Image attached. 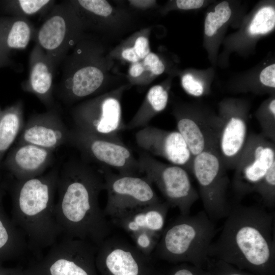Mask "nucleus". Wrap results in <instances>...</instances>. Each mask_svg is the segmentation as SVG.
Returning a JSON list of instances; mask_svg holds the SVG:
<instances>
[{
  "mask_svg": "<svg viewBox=\"0 0 275 275\" xmlns=\"http://www.w3.org/2000/svg\"><path fill=\"white\" fill-rule=\"evenodd\" d=\"M100 171L107 195L103 211L111 219L125 211L160 202L145 176L121 174L107 168Z\"/></svg>",
  "mask_w": 275,
  "mask_h": 275,
  "instance_id": "obj_10",
  "label": "nucleus"
},
{
  "mask_svg": "<svg viewBox=\"0 0 275 275\" xmlns=\"http://www.w3.org/2000/svg\"><path fill=\"white\" fill-rule=\"evenodd\" d=\"M29 73L22 89L35 95L49 109L54 105L53 77L56 70L44 51L37 44L29 57Z\"/></svg>",
  "mask_w": 275,
  "mask_h": 275,
  "instance_id": "obj_18",
  "label": "nucleus"
},
{
  "mask_svg": "<svg viewBox=\"0 0 275 275\" xmlns=\"http://www.w3.org/2000/svg\"><path fill=\"white\" fill-rule=\"evenodd\" d=\"M204 4L202 0H178L176 1L177 7L181 9L188 10L201 7Z\"/></svg>",
  "mask_w": 275,
  "mask_h": 275,
  "instance_id": "obj_37",
  "label": "nucleus"
},
{
  "mask_svg": "<svg viewBox=\"0 0 275 275\" xmlns=\"http://www.w3.org/2000/svg\"><path fill=\"white\" fill-rule=\"evenodd\" d=\"M54 151L32 144L16 145L9 153L6 166L16 180L42 175L51 164Z\"/></svg>",
  "mask_w": 275,
  "mask_h": 275,
  "instance_id": "obj_19",
  "label": "nucleus"
},
{
  "mask_svg": "<svg viewBox=\"0 0 275 275\" xmlns=\"http://www.w3.org/2000/svg\"><path fill=\"white\" fill-rule=\"evenodd\" d=\"M151 257L129 241L109 236L97 247L95 263L104 275H144L151 271Z\"/></svg>",
  "mask_w": 275,
  "mask_h": 275,
  "instance_id": "obj_13",
  "label": "nucleus"
},
{
  "mask_svg": "<svg viewBox=\"0 0 275 275\" xmlns=\"http://www.w3.org/2000/svg\"><path fill=\"white\" fill-rule=\"evenodd\" d=\"M231 10L229 4L226 1L217 4L214 9V12L207 14L205 20L204 31L209 37L212 36L231 15Z\"/></svg>",
  "mask_w": 275,
  "mask_h": 275,
  "instance_id": "obj_26",
  "label": "nucleus"
},
{
  "mask_svg": "<svg viewBox=\"0 0 275 275\" xmlns=\"http://www.w3.org/2000/svg\"><path fill=\"white\" fill-rule=\"evenodd\" d=\"M206 268L212 275H259L243 270L222 260L209 257Z\"/></svg>",
  "mask_w": 275,
  "mask_h": 275,
  "instance_id": "obj_31",
  "label": "nucleus"
},
{
  "mask_svg": "<svg viewBox=\"0 0 275 275\" xmlns=\"http://www.w3.org/2000/svg\"><path fill=\"white\" fill-rule=\"evenodd\" d=\"M68 145L80 152L83 161L97 164L101 169H113L124 175L142 173L138 159L122 141L98 138L74 127L70 129Z\"/></svg>",
  "mask_w": 275,
  "mask_h": 275,
  "instance_id": "obj_8",
  "label": "nucleus"
},
{
  "mask_svg": "<svg viewBox=\"0 0 275 275\" xmlns=\"http://www.w3.org/2000/svg\"><path fill=\"white\" fill-rule=\"evenodd\" d=\"M70 129L54 108L32 115L24 125L16 145L32 144L54 151L68 145Z\"/></svg>",
  "mask_w": 275,
  "mask_h": 275,
  "instance_id": "obj_15",
  "label": "nucleus"
},
{
  "mask_svg": "<svg viewBox=\"0 0 275 275\" xmlns=\"http://www.w3.org/2000/svg\"><path fill=\"white\" fill-rule=\"evenodd\" d=\"M103 175L82 161H70L59 173L55 204L62 237L88 241L98 247L110 236L111 226L99 205Z\"/></svg>",
  "mask_w": 275,
  "mask_h": 275,
  "instance_id": "obj_1",
  "label": "nucleus"
},
{
  "mask_svg": "<svg viewBox=\"0 0 275 275\" xmlns=\"http://www.w3.org/2000/svg\"><path fill=\"white\" fill-rule=\"evenodd\" d=\"M169 275H212L206 268L184 263L174 267Z\"/></svg>",
  "mask_w": 275,
  "mask_h": 275,
  "instance_id": "obj_32",
  "label": "nucleus"
},
{
  "mask_svg": "<svg viewBox=\"0 0 275 275\" xmlns=\"http://www.w3.org/2000/svg\"><path fill=\"white\" fill-rule=\"evenodd\" d=\"M274 25V9L271 7H264L257 12L249 30L252 35L264 34L272 30Z\"/></svg>",
  "mask_w": 275,
  "mask_h": 275,
  "instance_id": "obj_27",
  "label": "nucleus"
},
{
  "mask_svg": "<svg viewBox=\"0 0 275 275\" xmlns=\"http://www.w3.org/2000/svg\"><path fill=\"white\" fill-rule=\"evenodd\" d=\"M170 207L166 202L160 201L125 211L111 220L129 236L139 232L160 236Z\"/></svg>",
  "mask_w": 275,
  "mask_h": 275,
  "instance_id": "obj_20",
  "label": "nucleus"
},
{
  "mask_svg": "<svg viewBox=\"0 0 275 275\" xmlns=\"http://www.w3.org/2000/svg\"><path fill=\"white\" fill-rule=\"evenodd\" d=\"M135 139L138 146L147 153L165 158L191 174L194 157L178 131L148 125L136 132Z\"/></svg>",
  "mask_w": 275,
  "mask_h": 275,
  "instance_id": "obj_14",
  "label": "nucleus"
},
{
  "mask_svg": "<svg viewBox=\"0 0 275 275\" xmlns=\"http://www.w3.org/2000/svg\"><path fill=\"white\" fill-rule=\"evenodd\" d=\"M144 66L145 69L150 70L156 75L161 74L164 71V66L155 53L150 52L144 59Z\"/></svg>",
  "mask_w": 275,
  "mask_h": 275,
  "instance_id": "obj_34",
  "label": "nucleus"
},
{
  "mask_svg": "<svg viewBox=\"0 0 275 275\" xmlns=\"http://www.w3.org/2000/svg\"><path fill=\"white\" fill-rule=\"evenodd\" d=\"M146 100L147 106L125 124V129L143 128L148 126L154 115L166 108L168 100V93L161 86H154L149 90Z\"/></svg>",
  "mask_w": 275,
  "mask_h": 275,
  "instance_id": "obj_23",
  "label": "nucleus"
},
{
  "mask_svg": "<svg viewBox=\"0 0 275 275\" xmlns=\"http://www.w3.org/2000/svg\"><path fill=\"white\" fill-rule=\"evenodd\" d=\"M226 170L217 149L194 157L191 174L198 182L204 211L211 220L226 217L231 208Z\"/></svg>",
  "mask_w": 275,
  "mask_h": 275,
  "instance_id": "obj_6",
  "label": "nucleus"
},
{
  "mask_svg": "<svg viewBox=\"0 0 275 275\" xmlns=\"http://www.w3.org/2000/svg\"><path fill=\"white\" fill-rule=\"evenodd\" d=\"M70 2L73 6L98 16L106 17L112 12L111 6L104 0H78Z\"/></svg>",
  "mask_w": 275,
  "mask_h": 275,
  "instance_id": "obj_30",
  "label": "nucleus"
},
{
  "mask_svg": "<svg viewBox=\"0 0 275 275\" xmlns=\"http://www.w3.org/2000/svg\"><path fill=\"white\" fill-rule=\"evenodd\" d=\"M3 195L0 186V264L22 258L29 250L24 236L6 213Z\"/></svg>",
  "mask_w": 275,
  "mask_h": 275,
  "instance_id": "obj_21",
  "label": "nucleus"
},
{
  "mask_svg": "<svg viewBox=\"0 0 275 275\" xmlns=\"http://www.w3.org/2000/svg\"><path fill=\"white\" fill-rule=\"evenodd\" d=\"M274 162V143L261 133L249 134L234 169L232 187L238 201L254 192L257 185Z\"/></svg>",
  "mask_w": 275,
  "mask_h": 275,
  "instance_id": "obj_11",
  "label": "nucleus"
},
{
  "mask_svg": "<svg viewBox=\"0 0 275 275\" xmlns=\"http://www.w3.org/2000/svg\"><path fill=\"white\" fill-rule=\"evenodd\" d=\"M6 34L5 43L10 49H24L35 36L32 23L27 19L14 17L10 22Z\"/></svg>",
  "mask_w": 275,
  "mask_h": 275,
  "instance_id": "obj_24",
  "label": "nucleus"
},
{
  "mask_svg": "<svg viewBox=\"0 0 275 275\" xmlns=\"http://www.w3.org/2000/svg\"><path fill=\"white\" fill-rule=\"evenodd\" d=\"M182 85L188 93L195 96H200L204 92L203 85L199 81L195 80L190 74H186L183 76Z\"/></svg>",
  "mask_w": 275,
  "mask_h": 275,
  "instance_id": "obj_33",
  "label": "nucleus"
},
{
  "mask_svg": "<svg viewBox=\"0 0 275 275\" xmlns=\"http://www.w3.org/2000/svg\"><path fill=\"white\" fill-rule=\"evenodd\" d=\"M236 107H225L219 117L218 151L227 169L235 168L249 135L246 116Z\"/></svg>",
  "mask_w": 275,
  "mask_h": 275,
  "instance_id": "obj_16",
  "label": "nucleus"
},
{
  "mask_svg": "<svg viewBox=\"0 0 275 275\" xmlns=\"http://www.w3.org/2000/svg\"><path fill=\"white\" fill-rule=\"evenodd\" d=\"M140 59H144L150 53L149 41L145 37H138L133 47Z\"/></svg>",
  "mask_w": 275,
  "mask_h": 275,
  "instance_id": "obj_36",
  "label": "nucleus"
},
{
  "mask_svg": "<svg viewBox=\"0 0 275 275\" xmlns=\"http://www.w3.org/2000/svg\"><path fill=\"white\" fill-rule=\"evenodd\" d=\"M0 275H24L23 268L21 266L5 267L0 264Z\"/></svg>",
  "mask_w": 275,
  "mask_h": 275,
  "instance_id": "obj_38",
  "label": "nucleus"
},
{
  "mask_svg": "<svg viewBox=\"0 0 275 275\" xmlns=\"http://www.w3.org/2000/svg\"><path fill=\"white\" fill-rule=\"evenodd\" d=\"M138 159L142 173L156 185L170 207H177L181 215H189L199 198L189 173L181 167L161 162L146 152H141Z\"/></svg>",
  "mask_w": 275,
  "mask_h": 275,
  "instance_id": "obj_7",
  "label": "nucleus"
},
{
  "mask_svg": "<svg viewBox=\"0 0 275 275\" xmlns=\"http://www.w3.org/2000/svg\"><path fill=\"white\" fill-rule=\"evenodd\" d=\"M254 192L261 197L264 204L269 208L275 205V162L257 185Z\"/></svg>",
  "mask_w": 275,
  "mask_h": 275,
  "instance_id": "obj_28",
  "label": "nucleus"
},
{
  "mask_svg": "<svg viewBox=\"0 0 275 275\" xmlns=\"http://www.w3.org/2000/svg\"><path fill=\"white\" fill-rule=\"evenodd\" d=\"M75 128L98 138L121 141L119 133L125 129L119 99L107 96L89 101L72 113Z\"/></svg>",
  "mask_w": 275,
  "mask_h": 275,
  "instance_id": "obj_12",
  "label": "nucleus"
},
{
  "mask_svg": "<svg viewBox=\"0 0 275 275\" xmlns=\"http://www.w3.org/2000/svg\"><path fill=\"white\" fill-rule=\"evenodd\" d=\"M59 171L24 180L12 189L11 220L24 236L28 250L38 255L61 235L55 214V195Z\"/></svg>",
  "mask_w": 275,
  "mask_h": 275,
  "instance_id": "obj_3",
  "label": "nucleus"
},
{
  "mask_svg": "<svg viewBox=\"0 0 275 275\" xmlns=\"http://www.w3.org/2000/svg\"><path fill=\"white\" fill-rule=\"evenodd\" d=\"M122 56L124 59L133 63L138 62L140 60L133 47L124 49Z\"/></svg>",
  "mask_w": 275,
  "mask_h": 275,
  "instance_id": "obj_39",
  "label": "nucleus"
},
{
  "mask_svg": "<svg viewBox=\"0 0 275 275\" xmlns=\"http://www.w3.org/2000/svg\"><path fill=\"white\" fill-rule=\"evenodd\" d=\"M260 81L265 86L275 87V64L266 67L261 72Z\"/></svg>",
  "mask_w": 275,
  "mask_h": 275,
  "instance_id": "obj_35",
  "label": "nucleus"
},
{
  "mask_svg": "<svg viewBox=\"0 0 275 275\" xmlns=\"http://www.w3.org/2000/svg\"><path fill=\"white\" fill-rule=\"evenodd\" d=\"M145 68L143 64L134 63L129 69V73L133 77H137L141 75L145 71Z\"/></svg>",
  "mask_w": 275,
  "mask_h": 275,
  "instance_id": "obj_40",
  "label": "nucleus"
},
{
  "mask_svg": "<svg viewBox=\"0 0 275 275\" xmlns=\"http://www.w3.org/2000/svg\"><path fill=\"white\" fill-rule=\"evenodd\" d=\"M16 17H29L50 10L56 4L51 0H18L13 2Z\"/></svg>",
  "mask_w": 275,
  "mask_h": 275,
  "instance_id": "obj_25",
  "label": "nucleus"
},
{
  "mask_svg": "<svg viewBox=\"0 0 275 275\" xmlns=\"http://www.w3.org/2000/svg\"><path fill=\"white\" fill-rule=\"evenodd\" d=\"M175 116L177 131L193 157L206 151L218 150L219 117L187 114H178Z\"/></svg>",
  "mask_w": 275,
  "mask_h": 275,
  "instance_id": "obj_17",
  "label": "nucleus"
},
{
  "mask_svg": "<svg viewBox=\"0 0 275 275\" xmlns=\"http://www.w3.org/2000/svg\"><path fill=\"white\" fill-rule=\"evenodd\" d=\"M266 109L260 111L257 117L262 130L261 133L265 138L275 142V99L267 103Z\"/></svg>",
  "mask_w": 275,
  "mask_h": 275,
  "instance_id": "obj_29",
  "label": "nucleus"
},
{
  "mask_svg": "<svg viewBox=\"0 0 275 275\" xmlns=\"http://www.w3.org/2000/svg\"><path fill=\"white\" fill-rule=\"evenodd\" d=\"M208 257L259 275H275L274 213L259 206L231 204Z\"/></svg>",
  "mask_w": 275,
  "mask_h": 275,
  "instance_id": "obj_2",
  "label": "nucleus"
},
{
  "mask_svg": "<svg viewBox=\"0 0 275 275\" xmlns=\"http://www.w3.org/2000/svg\"><path fill=\"white\" fill-rule=\"evenodd\" d=\"M215 234L214 225L205 211L194 215L180 214L163 229L152 255L206 268Z\"/></svg>",
  "mask_w": 275,
  "mask_h": 275,
  "instance_id": "obj_4",
  "label": "nucleus"
},
{
  "mask_svg": "<svg viewBox=\"0 0 275 275\" xmlns=\"http://www.w3.org/2000/svg\"><path fill=\"white\" fill-rule=\"evenodd\" d=\"M24 125L22 100L18 101L0 115V161Z\"/></svg>",
  "mask_w": 275,
  "mask_h": 275,
  "instance_id": "obj_22",
  "label": "nucleus"
},
{
  "mask_svg": "<svg viewBox=\"0 0 275 275\" xmlns=\"http://www.w3.org/2000/svg\"><path fill=\"white\" fill-rule=\"evenodd\" d=\"M77 16L69 1L55 4L38 30L35 39L56 69L62 64L77 33Z\"/></svg>",
  "mask_w": 275,
  "mask_h": 275,
  "instance_id": "obj_9",
  "label": "nucleus"
},
{
  "mask_svg": "<svg viewBox=\"0 0 275 275\" xmlns=\"http://www.w3.org/2000/svg\"><path fill=\"white\" fill-rule=\"evenodd\" d=\"M97 247L76 238L62 237L46 254L23 269L24 275H96Z\"/></svg>",
  "mask_w": 275,
  "mask_h": 275,
  "instance_id": "obj_5",
  "label": "nucleus"
}]
</instances>
